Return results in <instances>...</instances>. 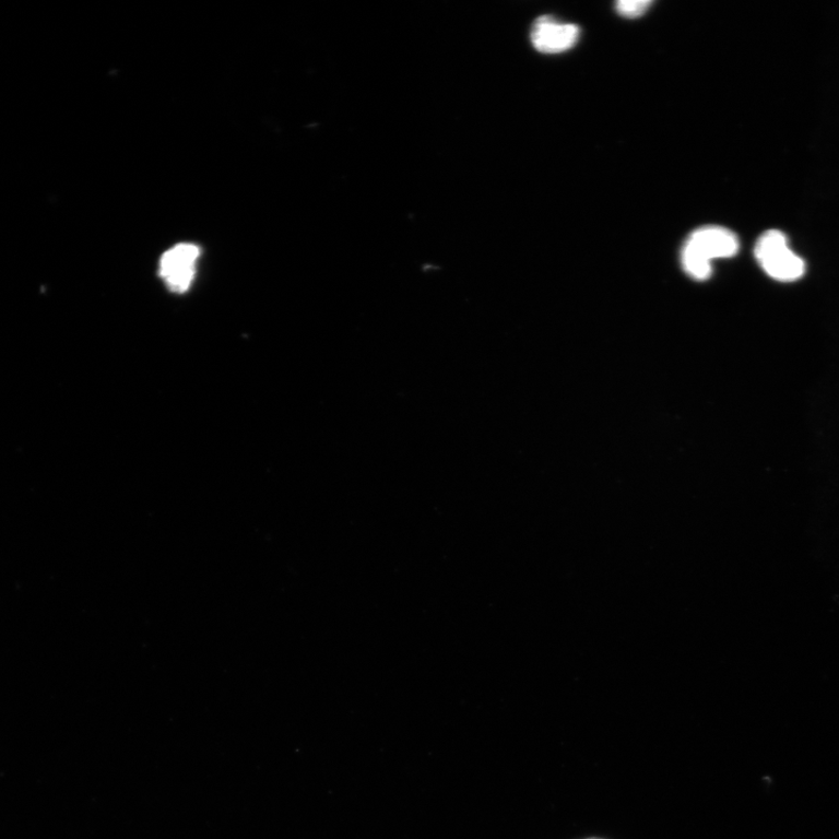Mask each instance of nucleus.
<instances>
[{"mask_svg": "<svg viewBox=\"0 0 839 839\" xmlns=\"http://www.w3.org/2000/svg\"><path fill=\"white\" fill-rule=\"evenodd\" d=\"M740 241L736 235L722 226H705L694 232L682 250V265L696 280L710 277L711 260L737 255Z\"/></svg>", "mask_w": 839, "mask_h": 839, "instance_id": "obj_1", "label": "nucleus"}, {"mask_svg": "<svg viewBox=\"0 0 839 839\" xmlns=\"http://www.w3.org/2000/svg\"><path fill=\"white\" fill-rule=\"evenodd\" d=\"M756 257L764 271L780 282H794L806 272L804 261L789 248L784 234L765 233L756 245Z\"/></svg>", "mask_w": 839, "mask_h": 839, "instance_id": "obj_2", "label": "nucleus"}, {"mask_svg": "<svg viewBox=\"0 0 839 839\" xmlns=\"http://www.w3.org/2000/svg\"><path fill=\"white\" fill-rule=\"evenodd\" d=\"M201 250L196 244L181 243L166 251L161 259L159 274L168 289L186 293L197 274Z\"/></svg>", "mask_w": 839, "mask_h": 839, "instance_id": "obj_3", "label": "nucleus"}, {"mask_svg": "<svg viewBox=\"0 0 839 839\" xmlns=\"http://www.w3.org/2000/svg\"><path fill=\"white\" fill-rule=\"evenodd\" d=\"M580 38V27L558 23L552 16H541L533 26L532 44L545 55H557L572 48Z\"/></svg>", "mask_w": 839, "mask_h": 839, "instance_id": "obj_4", "label": "nucleus"}, {"mask_svg": "<svg viewBox=\"0 0 839 839\" xmlns=\"http://www.w3.org/2000/svg\"><path fill=\"white\" fill-rule=\"evenodd\" d=\"M651 5V0H621L616 4V10L624 17H639Z\"/></svg>", "mask_w": 839, "mask_h": 839, "instance_id": "obj_5", "label": "nucleus"}, {"mask_svg": "<svg viewBox=\"0 0 839 839\" xmlns=\"http://www.w3.org/2000/svg\"><path fill=\"white\" fill-rule=\"evenodd\" d=\"M584 839H605V838H602V837H589V838H584Z\"/></svg>", "mask_w": 839, "mask_h": 839, "instance_id": "obj_6", "label": "nucleus"}]
</instances>
